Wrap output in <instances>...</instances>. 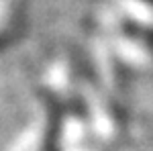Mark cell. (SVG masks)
I'll return each mask as SVG.
<instances>
[{
    "label": "cell",
    "instance_id": "2",
    "mask_svg": "<svg viewBox=\"0 0 153 151\" xmlns=\"http://www.w3.org/2000/svg\"><path fill=\"white\" fill-rule=\"evenodd\" d=\"M43 151H45V149H43Z\"/></svg>",
    "mask_w": 153,
    "mask_h": 151
},
{
    "label": "cell",
    "instance_id": "1",
    "mask_svg": "<svg viewBox=\"0 0 153 151\" xmlns=\"http://www.w3.org/2000/svg\"><path fill=\"white\" fill-rule=\"evenodd\" d=\"M145 4H149V6H153V0H143Z\"/></svg>",
    "mask_w": 153,
    "mask_h": 151
}]
</instances>
